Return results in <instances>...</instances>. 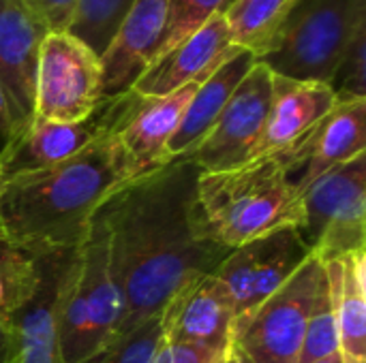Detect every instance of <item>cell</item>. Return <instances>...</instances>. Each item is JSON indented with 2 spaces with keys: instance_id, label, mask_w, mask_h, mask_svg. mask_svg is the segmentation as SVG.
Masks as SVG:
<instances>
[{
  "instance_id": "obj_35",
  "label": "cell",
  "mask_w": 366,
  "mask_h": 363,
  "mask_svg": "<svg viewBox=\"0 0 366 363\" xmlns=\"http://www.w3.org/2000/svg\"><path fill=\"white\" fill-rule=\"evenodd\" d=\"M2 188H4V182H2V178H0V195H2Z\"/></svg>"
},
{
  "instance_id": "obj_36",
  "label": "cell",
  "mask_w": 366,
  "mask_h": 363,
  "mask_svg": "<svg viewBox=\"0 0 366 363\" xmlns=\"http://www.w3.org/2000/svg\"><path fill=\"white\" fill-rule=\"evenodd\" d=\"M341 363H366V362H343V359H341Z\"/></svg>"
},
{
  "instance_id": "obj_20",
  "label": "cell",
  "mask_w": 366,
  "mask_h": 363,
  "mask_svg": "<svg viewBox=\"0 0 366 363\" xmlns=\"http://www.w3.org/2000/svg\"><path fill=\"white\" fill-rule=\"evenodd\" d=\"M362 154H366V98H337L311 137L309 160L296 184L302 188L328 169Z\"/></svg>"
},
{
  "instance_id": "obj_27",
  "label": "cell",
  "mask_w": 366,
  "mask_h": 363,
  "mask_svg": "<svg viewBox=\"0 0 366 363\" xmlns=\"http://www.w3.org/2000/svg\"><path fill=\"white\" fill-rule=\"evenodd\" d=\"M229 0H169L167 26L161 43V53L169 51L174 45L197 32L214 15L223 13ZM159 53V56H161Z\"/></svg>"
},
{
  "instance_id": "obj_33",
  "label": "cell",
  "mask_w": 366,
  "mask_h": 363,
  "mask_svg": "<svg viewBox=\"0 0 366 363\" xmlns=\"http://www.w3.org/2000/svg\"><path fill=\"white\" fill-rule=\"evenodd\" d=\"M225 363H255L234 340L229 342L227 351H225Z\"/></svg>"
},
{
  "instance_id": "obj_28",
  "label": "cell",
  "mask_w": 366,
  "mask_h": 363,
  "mask_svg": "<svg viewBox=\"0 0 366 363\" xmlns=\"http://www.w3.org/2000/svg\"><path fill=\"white\" fill-rule=\"evenodd\" d=\"M337 98H366V26H362L345 49L330 81Z\"/></svg>"
},
{
  "instance_id": "obj_23",
  "label": "cell",
  "mask_w": 366,
  "mask_h": 363,
  "mask_svg": "<svg viewBox=\"0 0 366 363\" xmlns=\"http://www.w3.org/2000/svg\"><path fill=\"white\" fill-rule=\"evenodd\" d=\"M339 349L341 342H339V323H337V291H335V280L324 265V278L320 282L307 321L298 363H317L328 359L332 355H339Z\"/></svg>"
},
{
  "instance_id": "obj_2",
  "label": "cell",
  "mask_w": 366,
  "mask_h": 363,
  "mask_svg": "<svg viewBox=\"0 0 366 363\" xmlns=\"http://www.w3.org/2000/svg\"><path fill=\"white\" fill-rule=\"evenodd\" d=\"M131 178V160L114 135L43 171L4 182L0 229L28 255L77 248L99 208Z\"/></svg>"
},
{
  "instance_id": "obj_24",
  "label": "cell",
  "mask_w": 366,
  "mask_h": 363,
  "mask_svg": "<svg viewBox=\"0 0 366 363\" xmlns=\"http://www.w3.org/2000/svg\"><path fill=\"white\" fill-rule=\"evenodd\" d=\"M135 0H75V13L66 32L103 56Z\"/></svg>"
},
{
  "instance_id": "obj_4",
  "label": "cell",
  "mask_w": 366,
  "mask_h": 363,
  "mask_svg": "<svg viewBox=\"0 0 366 363\" xmlns=\"http://www.w3.org/2000/svg\"><path fill=\"white\" fill-rule=\"evenodd\" d=\"M366 26V0H296L257 53L272 75L328 83L354 34Z\"/></svg>"
},
{
  "instance_id": "obj_29",
  "label": "cell",
  "mask_w": 366,
  "mask_h": 363,
  "mask_svg": "<svg viewBox=\"0 0 366 363\" xmlns=\"http://www.w3.org/2000/svg\"><path fill=\"white\" fill-rule=\"evenodd\" d=\"M225 351L163 340L150 363H225Z\"/></svg>"
},
{
  "instance_id": "obj_25",
  "label": "cell",
  "mask_w": 366,
  "mask_h": 363,
  "mask_svg": "<svg viewBox=\"0 0 366 363\" xmlns=\"http://www.w3.org/2000/svg\"><path fill=\"white\" fill-rule=\"evenodd\" d=\"M36 265L34 259L15 246L0 229V315L17 310L34 291Z\"/></svg>"
},
{
  "instance_id": "obj_10",
  "label": "cell",
  "mask_w": 366,
  "mask_h": 363,
  "mask_svg": "<svg viewBox=\"0 0 366 363\" xmlns=\"http://www.w3.org/2000/svg\"><path fill=\"white\" fill-rule=\"evenodd\" d=\"M272 96V73L255 62L238 83L221 116L187 156L202 173L227 171L249 163L262 139Z\"/></svg>"
},
{
  "instance_id": "obj_5",
  "label": "cell",
  "mask_w": 366,
  "mask_h": 363,
  "mask_svg": "<svg viewBox=\"0 0 366 363\" xmlns=\"http://www.w3.org/2000/svg\"><path fill=\"white\" fill-rule=\"evenodd\" d=\"M122 297L112 274L103 225L92 218L77 248L58 319V363H86L118 334Z\"/></svg>"
},
{
  "instance_id": "obj_9",
  "label": "cell",
  "mask_w": 366,
  "mask_h": 363,
  "mask_svg": "<svg viewBox=\"0 0 366 363\" xmlns=\"http://www.w3.org/2000/svg\"><path fill=\"white\" fill-rule=\"evenodd\" d=\"M133 90L114 96L101 98L90 116L77 122H47V120H32V124L15 137L6 150L0 154V178L9 182L13 178L51 169L107 135H114L122 124L131 103Z\"/></svg>"
},
{
  "instance_id": "obj_15",
  "label": "cell",
  "mask_w": 366,
  "mask_h": 363,
  "mask_svg": "<svg viewBox=\"0 0 366 363\" xmlns=\"http://www.w3.org/2000/svg\"><path fill=\"white\" fill-rule=\"evenodd\" d=\"M169 0H135L101 56V96L114 98L133 90L135 81L159 58L167 26Z\"/></svg>"
},
{
  "instance_id": "obj_31",
  "label": "cell",
  "mask_w": 366,
  "mask_h": 363,
  "mask_svg": "<svg viewBox=\"0 0 366 363\" xmlns=\"http://www.w3.org/2000/svg\"><path fill=\"white\" fill-rule=\"evenodd\" d=\"M0 363H17L15 342L6 315H0Z\"/></svg>"
},
{
  "instance_id": "obj_12",
  "label": "cell",
  "mask_w": 366,
  "mask_h": 363,
  "mask_svg": "<svg viewBox=\"0 0 366 363\" xmlns=\"http://www.w3.org/2000/svg\"><path fill=\"white\" fill-rule=\"evenodd\" d=\"M77 248L30 255L36 265L34 291L9 315L17 363H58L60 304L75 270Z\"/></svg>"
},
{
  "instance_id": "obj_19",
  "label": "cell",
  "mask_w": 366,
  "mask_h": 363,
  "mask_svg": "<svg viewBox=\"0 0 366 363\" xmlns=\"http://www.w3.org/2000/svg\"><path fill=\"white\" fill-rule=\"evenodd\" d=\"M255 62H257L255 53L247 49H238L197 86L176 133L172 135L165 148L167 160L187 158L202 143V139L208 135V131L221 116L223 107L227 105L229 96L234 94V90L247 77V73L253 68Z\"/></svg>"
},
{
  "instance_id": "obj_1",
  "label": "cell",
  "mask_w": 366,
  "mask_h": 363,
  "mask_svg": "<svg viewBox=\"0 0 366 363\" xmlns=\"http://www.w3.org/2000/svg\"><path fill=\"white\" fill-rule=\"evenodd\" d=\"M197 178L193 160L174 158L124 182L94 214L122 297L118 334L163 315L184 287L227 257L204 233Z\"/></svg>"
},
{
  "instance_id": "obj_32",
  "label": "cell",
  "mask_w": 366,
  "mask_h": 363,
  "mask_svg": "<svg viewBox=\"0 0 366 363\" xmlns=\"http://www.w3.org/2000/svg\"><path fill=\"white\" fill-rule=\"evenodd\" d=\"M11 141H13V122H11V113H9L4 90L0 86V154L6 150V145Z\"/></svg>"
},
{
  "instance_id": "obj_16",
  "label": "cell",
  "mask_w": 366,
  "mask_h": 363,
  "mask_svg": "<svg viewBox=\"0 0 366 363\" xmlns=\"http://www.w3.org/2000/svg\"><path fill=\"white\" fill-rule=\"evenodd\" d=\"M238 47L223 15H214L197 32L161 53L148 71L135 81L133 92L139 96H165L193 81L206 79Z\"/></svg>"
},
{
  "instance_id": "obj_14",
  "label": "cell",
  "mask_w": 366,
  "mask_h": 363,
  "mask_svg": "<svg viewBox=\"0 0 366 363\" xmlns=\"http://www.w3.org/2000/svg\"><path fill=\"white\" fill-rule=\"evenodd\" d=\"M47 30L21 0H0V86L6 96L13 139L34 120V86Z\"/></svg>"
},
{
  "instance_id": "obj_11",
  "label": "cell",
  "mask_w": 366,
  "mask_h": 363,
  "mask_svg": "<svg viewBox=\"0 0 366 363\" xmlns=\"http://www.w3.org/2000/svg\"><path fill=\"white\" fill-rule=\"evenodd\" d=\"M309 257L298 227H283L229 250L212 274L229 293L238 319L270 297Z\"/></svg>"
},
{
  "instance_id": "obj_21",
  "label": "cell",
  "mask_w": 366,
  "mask_h": 363,
  "mask_svg": "<svg viewBox=\"0 0 366 363\" xmlns=\"http://www.w3.org/2000/svg\"><path fill=\"white\" fill-rule=\"evenodd\" d=\"M335 280L337 323L343 362H366V252L324 261Z\"/></svg>"
},
{
  "instance_id": "obj_6",
  "label": "cell",
  "mask_w": 366,
  "mask_h": 363,
  "mask_svg": "<svg viewBox=\"0 0 366 363\" xmlns=\"http://www.w3.org/2000/svg\"><path fill=\"white\" fill-rule=\"evenodd\" d=\"M300 195L305 220L298 231L311 255L324 263L366 252V154L328 169Z\"/></svg>"
},
{
  "instance_id": "obj_22",
  "label": "cell",
  "mask_w": 366,
  "mask_h": 363,
  "mask_svg": "<svg viewBox=\"0 0 366 363\" xmlns=\"http://www.w3.org/2000/svg\"><path fill=\"white\" fill-rule=\"evenodd\" d=\"M294 2L296 0H229L221 15L232 32L234 45L257 58Z\"/></svg>"
},
{
  "instance_id": "obj_34",
  "label": "cell",
  "mask_w": 366,
  "mask_h": 363,
  "mask_svg": "<svg viewBox=\"0 0 366 363\" xmlns=\"http://www.w3.org/2000/svg\"><path fill=\"white\" fill-rule=\"evenodd\" d=\"M317 363H341V353H339V355H332V357H328V359H322V362Z\"/></svg>"
},
{
  "instance_id": "obj_7",
  "label": "cell",
  "mask_w": 366,
  "mask_h": 363,
  "mask_svg": "<svg viewBox=\"0 0 366 363\" xmlns=\"http://www.w3.org/2000/svg\"><path fill=\"white\" fill-rule=\"evenodd\" d=\"M322 278L324 263L311 255L270 297L236 319L232 340L255 363H298Z\"/></svg>"
},
{
  "instance_id": "obj_3",
  "label": "cell",
  "mask_w": 366,
  "mask_h": 363,
  "mask_svg": "<svg viewBox=\"0 0 366 363\" xmlns=\"http://www.w3.org/2000/svg\"><path fill=\"white\" fill-rule=\"evenodd\" d=\"M296 169L283 156H259L240 167L197 178V210L204 233L234 250L283 227H302V195Z\"/></svg>"
},
{
  "instance_id": "obj_30",
  "label": "cell",
  "mask_w": 366,
  "mask_h": 363,
  "mask_svg": "<svg viewBox=\"0 0 366 363\" xmlns=\"http://www.w3.org/2000/svg\"><path fill=\"white\" fill-rule=\"evenodd\" d=\"M47 32H66L75 13V0H21Z\"/></svg>"
},
{
  "instance_id": "obj_18",
  "label": "cell",
  "mask_w": 366,
  "mask_h": 363,
  "mask_svg": "<svg viewBox=\"0 0 366 363\" xmlns=\"http://www.w3.org/2000/svg\"><path fill=\"white\" fill-rule=\"evenodd\" d=\"M202 81H193L165 96H139L133 92V103L116 131V139L124 148L135 175L169 163L165 148Z\"/></svg>"
},
{
  "instance_id": "obj_26",
  "label": "cell",
  "mask_w": 366,
  "mask_h": 363,
  "mask_svg": "<svg viewBox=\"0 0 366 363\" xmlns=\"http://www.w3.org/2000/svg\"><path fill=\"white\" fill-rule=\"evenodd\" d=\"M165 334V312L109 340L86 363H150Z\"/></svg>"
},
{
  "instance_id": "obj_8",
  "label": "cell",
  "mask_w": 366,
  "mask_h": 363,
  "mask_svg": "<svg viewBox=\"0 0 366 363\" xmlns=\"http://www.w3.org/2000/svg\"><path fill=\"white\" fill-rule=\"evenodd\" d=\"M101 98V56L71 32H47L36 66L34 120L77 122Z\"/></svg>"
},
{
  "instance_id": "obj_17",
  "label": "cell",
  "mask_w": 366,
  "mask_h": 363,
  "mask_svg": "<svg viewBox=\"0 0 366 363\" xmlns=\"http://www.w3.org/2000/svg\"><path fill=\"white\" fill-rule=\"evenodd\" d=\"M236 310L214 274L184 287L165 308L163 340L225 351L232 342Z\"/></svg>"
},
{
  "instance_id": "obj_13",
  "label": "cell",
  "mask_w": 366,
  "mask_h": 363,
  "mask_svg": "<svg viewBox=\"0 0 366 363\" xmlns=\"http://www.w3.org/2000/svg\"><path fill=\"white\" fill-rule=\"evenodd\" d=\"M335 103L337 94L328 83L272 75L270 109L253 158L283 156L294 169H305L311 137Z\"/></svg>"
}]
</instances>
